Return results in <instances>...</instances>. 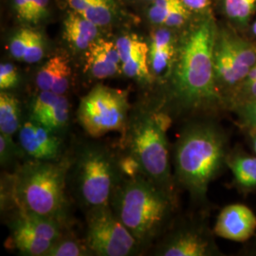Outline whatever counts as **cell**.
Here are the masks:
<instances>
[{
	"mask_svg": "<svg viewBox=\"0 0 256 256\" xmlns=\"http://www.w3.org/2000/svg\"><path fill=\"white\" fill-rule=\"evenodd\" d=\"M32 32V28H20L10 38L9 43L10 54L14 59L20 61L23 60L26 50L30 44Z\"/></svg>",
	"mask_w": 256,
	"mask_h": 256,
	"instance_id": "obj_25",
	"label": "cell"
},
{
	"mask_svg": "<svg viewBox=\"0 0 256 256\" xmlns=\"http://www.w3.org/2000/svg\"><path fill=\"white\" fill-rule=\"evenodd\" d=\"M169 117L160 110L138 106L130 110L122 133L126 153L142 166L144 174L156 184L172 192L169 146L166 130Z\"/></svg>",
	"mask_w": 256,
	"mask_h": 256,
	"instance_id": "obj_5",
	"label": "cell"
},
{
	"mask_svg": "<svg viewBox=\"0 0 256 256\" xmlns=\"http://www.w3.org/2000/svg\"><path fill=\"white\" fill-rule=\"evenodd\" d=\"M119 166L122 174L126 178H135L144 174L140 162L128 153L119 158Z\"/></svg>",
	"mask_w": 256,
	"mask_h": 256,
	"instance_id": "obj_32",
	"label": "cell"
},
{
	"mask_svg": "<svg viewBox=\"0 0 256 256\" xmlns=\"http://www.w3.org/2000/svg\"><path fill=\"white\" fill-rule=\"evenodd\" d=\"M30 3L32 14V22H37L46 16L48 0H30Z\"/></svg>",
	"mask_w": 256,
	"mask_h": 256,
	"instance_id": "obj_33",
	"label": "cell"
},
{
	"mask_svg": "<svg viewBox=\"0 0 256 256\" xmlns=\"http://www.w3.org/2000/svg\"><path fill=\"white\" fill-rule=\"evenodd\" d=\"M216 32V23L208 14L189 30L178 45L170 74V98L178 111H202L224 104L214 66Z\"/></svg>",
	"mask_w": 256,
	"mask_h": 256,
	"instance_id": "obj_1",
	"label": "cell"
},
{
	"mask_svg": "<svg viewBox=\"0 0 256 256\" xmlns=\"http://www.w3.org/2000/svg\"><path fill=\"white\" fill-rule=\"evenodd\" d=\"M246 131H248V136L250 138V146L256 156V129H246Z\"/></svg>",
	"mask_w": 256,
	"mask_h": 256,
	"instance_id": "obj_36",
	"label": "cell"
},
{
	"mask_svg": "<svg viewBox=\"0 0 256 256\" xmlns=\"http://www.w3.org/2000/svg\"><path fill=\"white\" fill-rule=\"evenodd\" d=\"M256 64V42L232 26L218 28L214 46L216 81L224 104Z\"/></svg>",
	"mask_w": 256,
	"mask_h": 256,
	"instance_id": "obj_7",
	"label": "cell"
},
{
	"mask_svg": "<svg viewBox=\"0 0 256 256\" xmlns=\"http://www.w3.org/2000/svg\"><path fill=\"white\" fill-rule=\"evenodd\" d=\"M70 162L68 158L52 162L30 158L20 165L12 174L10 185L16 208L64 222Z\"/></svg>",
	"mask_w": 256,
	"mask_h": 256,
	"instance_id": "obj_4",
	"label": "cell"
},
{
	"mask_svg": "<svg viewBox=\"0 0 256 256\" xmlns=\"http://www.w3.org/2000/svg\"><path fill=\"white\" fill-rule=\"evenodd\" d=\"M226 164L240 188L244 190L256 189V156L244 153L228 155Z\"/></svg>",
	"mask_w": 256,
	"mask_h": 256,
	"instance_id": "obj_20",
	"label": "cell"
},
{
	"mask_svg": "<svg viewBox=\"0 0 256 256\" xmlns=\"http://www.w3.org/2000/svg\"><path fill=\"white\" fill-rule=\"evenodd\" d=\"M68 183L84 208L108 206L124 176L119 158L102 144L84 142L70 160Z\"/></svg>",
	"mask_w": 256,
	"mask_h": 256,
	"instance_id": "obj_6",
	"label": "cell"
},
{
	"mask_svg": "<svg viewBox=\"0 0 256 256\" xmlns=\"http://www.w3.org/2000/svg\"><path fill=\"white\" fill-rule=\"evenodd\" d=\"M45 54V42L42 34L32 30L30 44L23 57V62L28 64H34L39 62Z\"/></svg>",
	"mask_w": 256,
	"mask_h": 256,
	"instance_id": "obj_27",
	"label": "cell"
},
{
	"mask_svg": "<svg viewBox=\"0 0 256 256\" xmlns=\"http://www.w3.org/2000/svg\"><path fill=\"white\" fill-rule=\"evenodd\" d=\"M232 110L236 113L241 126L245 129H256V101L234 106Z\"/></svg>",
	"mask_w": 256,
	"mask_h": 256,
	"instance_id": "obj_30",
	"label": "cell"
},
{
	"mask_svg": "<svg viewBox=\"0 0 256 256\" xmlns=\"http://www.w3.org/2000/svg\"><path fill=\"white\" fill-rule=\"evenodd\" d=\"M18 144L24 154L37 160H59L62 158L61 135L28 119L19 129Z\"/></svg>",
	"mask_w": 256,
	"mask_h": 256,
	"instance_id": "obj_11",
	"label": "cell"
},
{
	"mask_svg": "<svg viewBox=\"0 0 256 256\" xmlns=\"http://www.w3.org/2000/svg\"><path fill=\"white\" fill-rule=\"evenodd\" d=\"M22 110L18 99L5 90L0 93V133L12 136L22 126Z\"/></svg>",
	"mask_w": 256,
	"mask_h": 256,
	"instance_id": "obj_23",
	"label": "cell"
},
{
	"mask_svg": "<svg viewBox=\"0 0 256 256\" xmlns=\"http://www.w3.org/2000/svg\"><path fill=\"white\" fill-rule=\"evenodd\" d=\"M84 70L96 79H106L122 70V62L116 43L96 39L86 52Z\"/></svg>",
	"mask_w": 256,
	"mask_h": 256,
	"instance_id": "obj_16",
	"label": "cell"
},
{
	"mask_svg": "<svg viewBox=\"0 0 256 256\" xmlns=\"http://www.w3.org/2000/svg\"><path fill=\"white\" fill-rule=\"evenodd\" d=\"M22 151L21 147L16 144L12 138L9 135L0 133V162L1 164L7 165L14 160Z\"/></svg>",
	"mask_w": 256,
	"mask_h": 256,
	"instance_id": "obj_29",
	"label": "cell"
},
{
	"mask_svg": "<svg viewBox=\"0 0 256 256\" xmlns=\"http://www.w3.org/2000/svg\"><path fill=\"white\" fill-rule=\"evenodd\" d=\"M178 48L174 34L169 28H162L155 32L149 45V66L154 76H170Z\"/></svg>",
	"mask_w": 256,
	"mask_h": 256,
	"instance_id": "obj_17",
	"label": "cell"
},
{
	"mask_svg": "<svg viewBox=\"0 0 256 256\" xmlns=\"http://www.w3.org/2000/svg\"><path fill=\"white\" fill-rule=\"evenodd\" d=\"M214 248L207 234L200 230H176L162 241L155 250L156 256H208Z\"/></svg>",
	"mask_w": 256,
	"mask_h": 256,
	"instance_id": "obj_14",
	"label": "cell"
},
{
	"mask_svg": "<svg viewBox=\"0 0 256 256\" xmlns=\"http://www.w3.org/2000/svg\"><path fill=\"white\" fill-rule=\"evenodd\" d=\"M256 101V81L242 84L238 86V90L234 92L226 102V106L229 108H234L240 104Z\"/></svg>",
	"mask_w": 256,
	"mask_h": 256,
	"instance_id": "obj_28",
	"label": "cell"
},
{
	"mask_svg": "<svg viewBox=\"0 0 256 256\" xmlns=\"http://www.w3.org/2000/svg\"><path fill=\"white\" fill-rule=\"evenodd\" d=\"M30 120L62 135L70 122V102L64 94L39 92L30 102Z\"/></svg>",
	"mask_w": 256,
	"mask_h": 256,
	"instance_id": "obj_12",
	"label": "cell"
},
{
	"mask_svg": "<svg viewBox=\"0 0 256 256\" xmlns=\"http://www.w3.org/2000/svg\"><path fill=\"white\" fill-rule=\"evenodd\" d=\"M256 230V216L243 204H232L220 212L214 226L220 238L243 242L250 238Z\"/></svg>",
	"mask_w": 256,
	"mask_h": 256,
	"instance_id": "obj_15",
	"label": "cell"
},
{
	"mask_svg": "<svg viewBox=\"0 0 256 256\" xmlns=\"http://www.w3.org/2000/svg\"><path fill=\"white\" fill-rule=\"evenodd\" d=\"M70 7L98 27L108 25L113 10L108 0H68Z\"/></svg>",
	"mask_w": 256,
	"mask_h": 256,
	"instance_id": "obj_22",
	"label": "cell"
},
{
	"mask_svg": "<svg viewBox=\"0 0 256 256\" xmlns=\"http://www.w3.org/2000/svg\"><path fill=\"white\" fill-rule=\"evenodd\" d=\"M171 191L144 174L122 180L110 206L140 248H146L167 226L173 212Z\"/></svg>",
	"mask_w": 256,
	"mask_h": 256,
	"instance_id": "obj_2",
	"label": "cell"
},
{
	"mask_svg": "<svg viewBox=\"0 0 256 256\" xmlns=\"http://www.w3.org/2000/svg\"><path fill=\"white\" fill-rule=\"evenodd\" d=\"M99 27L82 16L72 12L64 21L66 41L77 50H86L97 39Z\"/></svg>",
	"mask_w": 256,
	"mask_h": 256,
	"instance_id": "obj_19",
	"label": "cell"
},
{
	"mask_svg": "<svg viewBox=\"0 0 256 256\" xmlns=\"http://www.w3.org/2000/svg\"><path fill=\"white\" fill-rule=\"evenodd\" d=\"M182 0H155L148 12V16L152 23L164 25L169 14Z\"/></svg>",
	"mask_w": 256,
	"mask_h": 256,
	"instance_id": "obj_26",
	"label": "cell"
},
{
	"mask_svg": "<svg viewBox=\"0 0 256 256\" xmlns=\"http://www.w3.org/2000/svg\"><path fill=\"white\" fill-rule=\"evenodd\" d=\"M227 156V140L221 130L209 122L192 124L174 148L176 180L194 198H204Z\"/></svg>",
	"mask_w": 256,
	"mask_h": 256,
	"instance_id": "obj_3",
	"label": "cell"
},
{
	"mask_svg": "<svg viewBox=\"0 0 256 256\" xmlns=\"http://www.w3.org/2000/svg\"><path fill=\"white\" fill-rule=\"evenodd\" d=\"M14 9L19 18L28 22H32V14L30 0H14Z\"/></svg>",
	"mask_w": 256,
	"mask_h": 256,
	"instance_id": "obj_34",
	"label": "cell"
},
{
	"mask_svg": "<svg viewBox=\"0 0 256 256\" xmlns=\"http://www.w3.org/2000/svg\"><path fill=\"white\" fill-rule=\"evenodd\" d=\"M130 110L126 92L97 84L81 99L77 118L90 137L100 138L111 131L124 133Z\"/></svg>",
	"mask_w": 256,
	"mask_h": 256,
	"instance_id": "obj_8",
	"label": "cell"
},
{
	"mask_svg": "<svg viewBox=\"0 0 256 256\" xmlns=\"http://www.w3.org/2000/svg\"><path fill=\"white\" fill-rule=\"evenodd\" d=\"M70 76L68 59L64 55H54L38 70L36 80L37 88L41 92L64 94L70 88Z\"/></svg>",
	"mask_w": 256,
	"mask_h": 256,
	"instance_id": "obj_18",
	"label": "cell"
},
{
	"mask_svg": "<svg viewBox=\"0 0 256 256\" xmlns=\"http://www.w3.org/2000/svg\"><path fill=\"white\" fill-rule=\"evenodd\" d=\"M119 52L122 72L138 82H151L153 75L149 66V46L135 34H126L115 42Z\"/></svg>",
	"mask_w": 256,
	"mask_h": 256,
	"instance_id": "obj_13",
	"label": "cell"
},
{
	"mask_svg": "<svg viewBox=\"0 0 256 256\" xmlns=\"http://www.w3.org/2000/svg\"><path fill=\"white\" fill-rule=\"evenodd\" d=\"M93 256L90 250L86 245L84 241L80 242L74 238H59L50 250L46 252V256Z\"/></svg>",
	"mask_w": 256,
	"mask_h": 256,
	"instance_id": "obj_24",
	"label": "cell"
},
{
	"mask_svg": "<svg viewBox=\"0 0 256 256\" xmlns=\"http://www.w3.org/2000/svg\"><path fill=\"white\" fill-rule=\"evenodd\" d=\"M222 10L230 25L240 32L252 25L256 14V0H221Z\"/></svg>",
	"mask_w": 256,
	"mask_h": 256,
	"instance_id": "obj_21",
	"label": "cell"
},
{
	"mask_svg": "<svg viewBox=\"0 0 256 256\" xmlns=\"http://www.w3.org/2000/svg\"><path fill=\"white\" fill-rule=\"evenodd\" d=\"M151 1H155V0H151Z\"/></svg>",
	"mask_w": 256,
	"mask_h": 256,
	"instance_id": "obj_38",
	"label": "cell"
},
{
	"mask_svg": "<svg viewBox=\"0 0 256 256\" xmlns=\"http://www.w3.org/2000/svg\"><path fill=\"white\" fill-rule=\"evenodd\" d=\"M84 241L93 256H135L142 248L110 205L88 210Z\"/></svg>",
	"mask_w": 256,
	"mask_h": 256,
	"instance_id": "obj_9",
	"label": "cell"
},
{
	"mask_svg": "<svg viewBox=\"0 0 256 256\" xmlns=\"http://www.w3.org/2000/svg\"><path fill=\"white\" fill-rule=\"evenodd\" d=\"M250 32H252V37L256 39V18L254 19V21L250 25Z\"/></svg>",
	"mask_w": 256,
	"mask_h": 256,
	"instance_id": "obj_37",
	"label": "cell"
},
{
	"mask_svg": "<svg viewBox=\"0 0 256 256\" xmlns=\"http://www.w3.org/2000/svg\"><path fill=\"white\" fill-rule=\"evenodd\" d=\"M184 5L194 12H206L210 8L212 0H182Z\"/></svg>",
	"mask_w": 256,
	"mask_h": 256,
	"instance_id": "obj_35",
	"label": "cell"
},
{
	"mask_svg": "<svg viewBox=\"0 0 256 256\" xmlns=\"http://www.w3.org/2000/svg\"><path fill=\"white\" fill-rule=\"evenodd\" d=\"M19 82L18 70L10 63L0 64V88L1 90H10L18 86Z\"/></svg>",
	"mask_w": 256,
	"mask_h": 256,
	"instance_id": "obj_31",
	"label": "cell"
},
{
	"mask_svg": "<svg viewBox=\"0 0 256 256\" xmlns=\"http://www.w3.org/2000/svg\"><path fill=\"white\" fill-rule=\"evenodd\" d=\"M62 223L52 218L18 209L10 220V246L23 256H46L62 236Z\"/></svg>",
	"mask_w": 256,
	"mask_h": 256,
	"instance_id": "obj_10",
	"label": "cell"
}]
</instances>
